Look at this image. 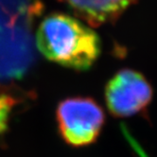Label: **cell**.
<instances>
[{
  "instance_id": "6da1fadb",
  "label": "cell",
  "mask_w": 157,
  "mask_h": 157,
  "mask_svg": "<svg viewBox=\"0 0 157 157\" xmlns=\"http://www.w3.org/2000/svg\"><path fill=\"white\" fill-rule=\"evenodd\" d=\"M36 46L48 61L81 71L91 68L101 51L100 38L90 26L60 13L42 20L36 32Z\"/></svg>"
},
{
  "instance_id": "7a4b0ae2",
  "label": "cell",
  "mask_w": 157,
  "mask_h": 157,
  "mask_svg": "<svg viewBox=\"0 0 157 157\" xmlns=\"http://www.w3.org/2000/svg\"><path fill=\"white\" fill-rule=\"evenodd\" d=\"M60 132L74 147L94 143L101 131L105 116L102 108L89 98H70L61 101L56 111Z\"/></svg>"
},
{
  "instance_id": "3957f363",
  "label": "cell",
  "mask_w": 157,
  "mask_h": 157,
  "mask_svg": "<svg viewBox=\"0 0 157 157\" xmlns=\"http://www.w3.org/2000/svg\"><path fill=\"white\" fill-rule=\"evenodd\" d=\"M152 88L141 73L132 69L118 71L108 82L105 101L111 114L118 117L134 116L149 105Z\"/></svg>"
},
{
  "instance_id": "277c9868",
  "label": "cell",
  "mask_w": 157,
  "mask_h": 157,
  "mask_svg": "<svg viewBox=\"0 0 157 157\" xmlns=\"http://www.w3.org/2000/svg\"><path fill=\"white\" fill-rule=\"evenodd\" d=\"M90 27L116 21L136 0H58Z\"/></svg>"
}]
</instances>
